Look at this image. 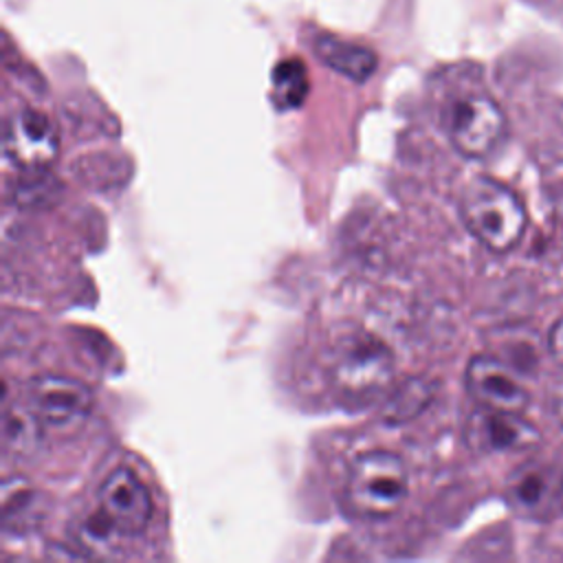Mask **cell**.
I'll use <instances>...</instances> for the list:
<instances>
[{
    "label": "cell",
    "mask_w": 563,
    "mask_h": 563,
    "mask_svg": "<svg viewBox=\"0 0 563 563\" xmlns=\"http://www.w3.org/2000/svg\"><path fill=\"white\" fill-rule=\"evenodd\" d=\"M460 213L466 229L490 251H512L528 224V213L517 194L490 176H475L462 191Z\"/></svg>",
    "instance_id": "obj_1"
},
{
    "label": "cell",
    "mask_w": 563,
    "mask_h": 563,
    "mask_svg": "<svg viewBox=\"0 0 563 563\" xmlns=\"http://www.w3.org/2000/svg\"><path fill=\"white\" fill-rule=\"evenodd\" d=\"M409 490L402 460L391 451H367L356 457L345 479L347 506L367 519L394 515Z\"/></svg>",
    "instance_id": "obj_2"
},
{
    "label": "cell",
    "mask_w": 563,
    "mask_h": 563,
    "mask_svg": "<svg viewBox=\"0 0 563 563\" xmlns=\"http://www.w3.org/2000/svg\"><path fill=\"white\" fill-rule=\"evenodd\" d=\"M446 132L462 156L486 158L506 136V117L488 95L468 92L451 103Z\"/></svg>",
    "instance_id": "obj_3"
},
{
    "label": "cell",
    "mask_w": 563,
    "mask_h": 563,
    "mask_svg": "<svg viewBox=\"0 0 563 563\" xmlns=\"http://www.w3.org/2000/svg\"><path fill=\"white\" fill-rule=\"evenodd\" d=\"M508 506L528 519H552L563 512V460L523 462L506 482Z\"/></svg>",
    "instance_id": "obj_4"
},
{
    "label": "cell",
    "mask_w": 563,
    "mask_h": 563,
    "mask_svg": "<svg viewBox=\"0 0 563 563\" xmlns=\"http://www.w3.org/2000/svg\"><path fill=\"white\" fill-rule=\"evenodd\" d=\"M394 374L389 350L376 339H358L343 350L332 367L334 385L350 398H365L385 389Z\"/></svg>",
    "instance_id": "obj_5"
},
{
    "label": "cell",
    "mask_w": 563,
    "mask_h": 563,
    "mask_svg": "<svg viewBox=\"0 0 563 563\" xmlns=\"http://www.w3.org/2000/svg\"><path fill=\"white\" fill-rule=\"evenodd\" d=\"M464 385L471 398L486 409L523 413L530 402V394L517 372L493 354H477L468 361Z\"/></svg>",
    "instance_id": "obj_6"
},
{
    "label": "cell",
    "mask_w": 563,
    "mask_h": 563,
    "mask_svg": "<svg viewBox=\"0 0 563 563\" xmlns=\"http://www.w3.org/2000/svg\"><path fill=\"white\" fill-rule=\"evenodd\" d=\"M466 440L479 453H528L539 446L541 433L517 411L479 407L468 418Z\"/></svg>",
    "instance_id": "obj_7"
},
{
    "label": "cell",
    "mask_w": 563,
    "mask_h": 563,
    "mask_svg": "<svg viewBox=\"0 0 563 563\" xmlns=\"http://www.w3.org/2000/svg\"><path fill=\"white\" fill-rule=\"evenodd\" d=\"M99 510L106 526L123 534H139L152 517V497L132 471L117 468L99 488Z\"/></svg>",
    "instance_id": "obj_8"
},
{
    "label": "cell",
    "mask_w": 563,
    "mask_h": 563,
    "mask_svg": "<svg viewBox=\"0 0 563 563\" xmlns=\"http://www.w3.org/2000/svg\"><path fill=\"white\" fill-rule=\"evenodd\" d=\"M4 154L26 172H44L57 156L53 121L40 110L18 112L4 130Z\"/></svg>",
    "instance_id": "obj_9"
},
{
    "label": "cell",
    "mask_w": 563,
    "mask_h": 563,
    "mask_svg": "<svg viewBox=\"0 0 563 563\" xmlns=\"http://www.w3.org/2000/svg\"><path fill=\"white\" fill-rule=\"evenodd\" d=\"M26 400L42 422L66 424L90 411L92 391L77 378L44 374L29 383Z\"/></svg>",
    "instance_id": "obj_10"
},
{
    "label": "cell",
    "mask_w": 563,
    "mask_h": 563,
    "mask_svg": "<svg viewBox=\"0 0 563 563\" xmlns=\"http://www.w3.org/2000/svg\"><path fill=\"white\" fill-rule=\"evenodd\" d=\"M312 48L319 59L354 81H365L376 70V53L367 46L341 40L330 33H319L312 40Z\"/></svg>",
    "instance_id": "obj_11"
},
{
    "label": "cell",
    "mask_w": 563,
    "mask_h": 563,
    "mask_svg": "<svg viewBox=\"0 0 563 563\" xmlns=\"http://www.w3.org/2000/svg\"><path fill=\"white\" fill-rule=\"evenodd\" d=\"M308 95V73L301 59H284L273 70V99L277 108L288 110L303 103Z\"/></svg>",
    "instance_id": "obj_12"
},
{
    "label": "cell",
    "mask_w": 563,
    "mask_h": 563,
    "mask_svg": "<svg viewBox=\"0 0 563 563\" xmlns=\"http://www.w3.org/2000/svg\"><path fill=\"white\" fill-rule=\"evenodd\" d=\"M429 398H431V387L424 380L413 378L394 394V398L385 407V416L391 422L409 420V418L418 416L420 409H424Z\"/></svg>",
    "instance_id": "obj_13"
},
{
    "label": "cell",
    "mask_w": 563,
    "mask_h": 563,
    "mask_svg": "<svg viewBox=\"0 0 563 563\" xmlns=\"http://www.w3.org/2000/svg\"><path fill=\"white\" fill-rule=\"evenodd\" d=\"M37 422H42L31 407L13 409L4 416V444L7 449L22 451L37 438Z\"/></svg>",
    "instance_id": "obj_14"
},
{
    "label": "cell",
    "mask_w": 563,
    "mask_h": 563,
    "mask_svg": "<svg viewBox=\"0 0 563 563\" xmlns=\"http://www.w3.org/2000/svg\"><path fill=\"white\" fill-rule=\"evenodd\" d=\"M35 501V490L22 479H7L2 486V521L9 528L13 521L22 523L31 504Z\"/></svg>",
    "instance_id": "obj_15"
},
{
    "label": "cell",
    "mask_w": 563,
    "mask_h": 563,
    "mask_svg": "<svg viewBox=\"0 0 563 563\" xmlns=\"http://www.w3.org/2000/svg\"><path fill=\"white\" fill-rule=\"evenodd\" d=\"M548 345H550V352L563 363V317L552 325L548 334Z\"/></svg>",
    "instance_id": "obj_16"
}]
</instances>
